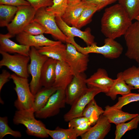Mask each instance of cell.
Returning <instances> with one entry per match:
<instances>
[{
    "label": "cell",
    "instance_id": "cell-1",
    "mask_svg": "<svg viewBox=\"0 0 139 139\" xmlns=\"http://www.w3.org/2000/svg\"><path fill=\"white\" fill-rule=\"evenodd\" d=\"M128 13L119 3L106 8L101 19V31L114 39L124 35L132 23Z\"/></svg>",
    "mask_w": 139,
    "mask_h": 139
},
{
    "label": "cell",
    "instance_id": "cell-2",
    "mask_svg": "<svg viewBox=\"0 0 139 139\" xmlns=\"http://www.w3.org/2000/svg\"><path fill=\"white\" fill-rule=\"evenodd\" d=\"M35 112L32 108L29 109L16 111L13 121L16 125L22 124L27 129L26 132L29 135L44 138L49 135L45 125L41 121L35 118Z\"/></svg>",
    "mask_w": 139,
    "mask_h": 139
},
{
    "label": "cell",
    "instance_id": "cell-3",
    "mask_svg": "<svg viewBox=\"0 0 139 139\" xmlns=\"http://www.w3.org/2000/svg\"><path fill=\"white\" fill-rule=\"evenodd\" d=\"M69 42L76 47L79 52L85 54L94 53L102 55L105 57L110 59H114L119 57L122 53L123 48L122 45L115 39L106 38L104 40V45L101 46H97V43L82 47L75 41L74 38H68Z\"/></svg>",
    "mask_w": 139,
    "mask_h": 139
},
{
    "label": "cell",
    "instance_id": "cell-4",
    "mask_svg": "<svg viewBox=\"0 0 139 139\" xmlns=\"http://www.w3.org/2000/svg\"><path fill=\"white\" fill-rule=\"evenodd\" d=\"M10 78L15 84L14 89L17 96V98L14 102L15 107L18 110L32 108L34 95L31 90L28 78L20 77L15 74H11Z\"/></svg>",
    "mask_w": 139,
    "mask_h": 139
},
{
    "label": "cell",
    "instance_id": "cell-5",
    "mask_svg": "<svg viewBox=\"0 0 139 139\" xmlns=\"http://www.w3.org/2000/svg\"><path fill=\"white\" fill-rule=\"evenodd\" d=\"M29 56L30 62L28 66V70L32 77L30 87L31 92L34 95L42 86L40 82L42 69L44 63L49 58L39 53L33 47H30Z\"/></svg>",
    "mask_w": 139,
    "mask_h": 139
},
{
    "label": "cell",
    "instance_id": "cell-6",
    "mask_svg": "<svg viewBox=\"0 0 139 139\" xmlns=\"http://www.w3.org/2000/svg\"><path fill=\"white\" fill-rule=\"evenodd\" d=\"M12 20L6 27L8 33L13 37L23 31L34 20L36 11L30 5L18 7Z\"/></svg>",
    "mask_w": 139,
    "mask_h": 139
},
{
    "label": "cell",
    "instance_id": "cell-7",
    "mask_svg": "<svg viewBox=\"0 0 139 139\" xmlns=\"http://www.w3.org/2000/svg\"><path fill=\"white\" fill-rule=\"evenodd\" d=\"M2 58L0 61V67L5 66L17 75L28 78L29 75L28 64L30 60L29 56L18 54L11 55L9 53L0 51Z\"/></svg>",
    "mask_w": 139,
    "mask_h": 139
},
{
    "label": "cell",
    "instance_id": "cell-8",
    "mask_svg": "<svg viewBox=\"0 0 139 139\" xmlns=\"http://www.w3.org/2000/svg\"><path fill=\"white\" fill-rule=\"evenodd\" d=\"M46 8H41L36 11L33 20L41 24L46 29L45 33L49 34L62 42L68 43V37L58 26L55 16L47 11Z\"/></svg>",
    "mask_w": 139,
    "mask_h": 139
},
{
    "label": "cell",
    "instance_id": "cell-9",
    "mask_svg": "<svg viewBox=\"0 0 139 139\" xmlns=\"http://www.w3.org/2000/svg\"><path fill=\"white\" fill-rule=\"evenodd\" d=\"M65 90L58 89L50 97L43 108L35 112V117L45 119L55 116L59 113L60 109L65 107Z\"/></svg>",
    "mask_w": 139,
    "mask_h": 139
},
{
    "label": "cell",
    "instance_id": "cell-10",
    "mask_svg": "<svg viewBox=\"0 0 139 139\" xmlns=\"http://www.w3.org/2000/svg\"><path fill=\"white\" fill-rule=\"evenodd\" d=\"M65 61L70 67L74 76L84 73L89 61V54L79 52L72 44L67 43Z\"/></svg>",
    "mask_w": 139,
    "mask_h": 139
},
{
    "label": "cell",
    "instance_id": "cell-11",
    "mask_svg": "<svg viewBox=\"0 0 139 139\" xmlns=\"http://www.w3.org/2000/svg\"><path fill=\"white\" fill-rule=\"evenodd\" d=\"M101 92H103V91L100 89L93 87L88 88L86 92L74 101L69 110L64 115V120L68 122L73 118L82 116L86 106L96 95Z\"/></svg>",
    "mask_w": 139,
    "mask_h": 139
},
{
    "label": "cell",
    "instance_id": "cell-12",
    "mask_svg": "<svg viewBox=\"0 0 139 139\" xmlns=\"http://www.w3.org/2000/svg\"><path fill=\"white\" fill-rule=\"evenodd\" d=\"M124 36L127 47L125 56L135 60L139 66V22L132 23Z\"/></svg>",
    "mask_w": 139,
    "mask_h": 139
},
{
    "label": "cell",
    "instance_id": "cell-13",
    "mask_svg": "<svg viewBox=\"0 0 139 139\" xmlns=\"http://www.w3.org/2000/svg\"><path fill=\"white\" fill-rule=\"evenodd\" d=\"M87 78L84 73L74 76L65 90L66 104L71 105L86 92L88 88L86 82Z\"/></svg>",
    "mask_w": 139,
    "mask_h": 139
},
{
    "label": "cell",
    "instance_id": "cell-14",
    "mask_svg": "<svg viewBox=\"0 0 139 139\" xmlns=\"http://www.w3.org/2000/svg\"><path fill=\"white\" fill-rule=\"evenodd\" d=\"M55 20L60 29L68 38L79 37L82 39L88 46L96 42L94 41V37L91 33L90 28H87L85 31H82L74 26L71 27L67 24L60 17H56Z\"/></svg>",
    "mask_w": 139,
    "mask_h": 139
},
{
    "label": "cell",
    "instance_id": "cell-15",
    "mask_svg": "<svg viewBox=\"0 0 139 139\" xmlns=\"http://www.w3.org/2000/svg\"><path fill=\"white\" fill-rule=\"evenodd\" d=\"M16 39L20 44L37 48L40 47L60 44V41H54L45 37L43 34L32 35L23 31L16 35Z\"/></svg>",
    "mask_w": 139,
    "mask_h": 139
},
{
    "label": "cell",
    "instance_id": "cell-16",
    "mask_svg": "<svg viewBox=\"0 0 139 139\" xmlns=\"http://www.w3.org/2000/svg\"><path fill=\"white\" fill-rule=\"evenodd\" d=\"M115 80L108 76L105 69L100 68L86 79V82L89 87H93L100 89L106 94L109 91Z\"/></svg>",
    "mask_w": 139,
    "mask_h": 139
},
{
    "label": "cell",
    "instance_id": "cell-17",
    "mask_svg": "<svg viewBox=\"0 0 139 139\" xmlns=\"http://www.w3.org/2000/svg\"><path fill=\"white\" fill-rule=\"evenodd\" d=\"M111 127L107 118L102 114L94 125L81 137L82 139H103L110 131Z\"/></svg>",
    "mask_w": 139,
    "mask_h": 139
},
{
    "label": "cell",
    "instance_id": "cell-18",
    "mask_svg": "<svg viewBox=\"0 0 139 139\" xmlns=\"http://www.w3.org/2000/svg\"><path fill=\"white\" fill-rule=\"evenodd\" d=\"M74 75L70 67L65 61H58L56 65L55 79L53 86L65 90Z\"/></svg>",
    "mask_w": 139,
    "mask_h": 139
},
{
    "label": "cell",
    "instance_id": "cell-19",
    "mask_svg": "<svg viewBox=\"0 0 139 139\" xmlns=\"http://www.w3.org/2000/svg\"><path fill=\"white\" fill-rule=\"evenodd\" d=\"M12 37L8 32L5 34H0V51L29 56L30 47L17 44L10 39Z\"/></svg>",
    "mask_w": 139,
    "mask_h": 139
},
{
    "label": "cell",
    "instance_id": "cell-20",
    "mask_svg": "<svg viewBox=\"0 0 139 139\" xmlns=\"http://www.w3.org/2000/svg\"><path fill=\"white\" fill-rule=\"evenodd\" d=\"M57 60L48 58L44 63L42 69L40 82L42 86H53L55 79L56 65Z\"/></svg>",
    "mask_w": 139,
    "mask_h": 139
},
{
    "label": "cell",
    "instance_id": "cell-21",
    "mask_svg": "<svg viewBox=\"0 0 139 139\" xmlns=\"http://www.w3.org/2000/svg\"><path fill=\"white\" fill-rule=\"evenodd\" d=\"M105 108L102 114L107 118L110 123H113L116 125L131 120L139 115L125 112L121 109L109 105L107 106Z\"/></svg>",
    "mask_w": 139,
    "mask_h": 139
},
{
    "label": "cell",
    "instance_id": "cell-22",
    "mask_svg": "<svg viewBox=\"0 0 139 139\" xmlns=\"http://www.w3.org/2000/svg\"><path fill=\"white\" fill-rule=\"evenodd\" d=\"M133 87L127 84L123 78L122 72L117 74V78L106 95L112 100H115L118 94L122 96L131 92Z\"/></svg>",
    "mask_w": 139,
    "mask_h": 139
},
{
    "label": "cell",
    "instance_id": "cell-23",
    "mask_svg": "<svg viewBox=\"0 0 139 139\" xmlns=\"http://www.w3.org/2000/svg\"><path fill=\"white\" fill-rule=\"evenodd\" d=\"M38 52L49 58L58 61H65L66 46L62 43L59 44L40 47L36 48Z\"/></svg>",
    "mask_w": 139,
    "mask_h": 139
},
{
    "label": "cell",
    "instance_id": "cell-24",
    "mask_svg": "<svg viewBox=\"0 0 139 139\" xmlns=\"http://www.w3.org/2000/svg\"><path fill=\"white\" fill-rule=\"evenodd\" d=\"M87 4L82 1L74 4L68 5L61 18L67 24L73 26Z\"/></svg>",
    "mask_w": 139,
    "mask_h": 139
},
{
    "label": "cell",
    "instance_id": "cell-25",
    "mask_svg": "<svg viewBox=\"0 0 139 139\" xmlns=\"http://www.w3.org/2000/svg\"><path fill=\"white\" fill-rule=\"evenodd\" d=\"M58 89L53 86L41 88L34 95L32 108L35 112L43 108L51 95Z\"/></svg>",
    "mask_w": 139,
    "mask_h": 139
},
{
    "label": "cell",
    "instance_id": "cell-26",
    "mask_svg": "<svg viewBox=\"0 0 139 139\" xmlns=\"http://www.w3.org/2000/svg\"><path fill=\"white\" fill-rule=\"evenodd\" d=\"M101 9L100 6L87 4L86 6L73 26L79 29L85 26L91 21L94 14Z\"/></svg>",
    "mask_w": 139,
    "mask_h": 139
},
{
    "label": "cell",
    "instance_id": "cell-27",
    "mask_svg": "<svg viewBox=\"0 0 139 139\" xmlns=\"http://www.w3.org/2000/svg\"><path fill=\"white\" fill-rule=\"evenodd\" d=\"M104 111L101 107L98 105L94 98L85 107L82 112V116L89 119L93 125L95 124Z\"/></svg>",
    "mask_w": 139,
    "mask_h": 139
},
{
    "label": "cell",
    "instance_id": "cell-28",
    "mask_svg": "<svg viewBox=\"0 0 139 139\" xmlns=\"http://www.w3.org/2000/svg\"><path fill=\"white\" fill-rule=\"evenodd\" d=\"M123 79L128 85L138 89L139 92V66H133L122 72Z\"/></svg>",
    "mask_w": 139,
    "mask_h": 139
},
{
    "label": "cell",
    "instance_id": "cell-29",
    "mask_svg": "<svg viewBox=\"0 0 139 139\" xmlns=\"http://www.w3.org/2000/svg\"><path fill=\"white\" fill-rule=\"evenodd\" d=\"M18 7L0 4V26L7 27L13 19L18 10Z\"/></svg>",
    "mask_w": 139,
    "mask_h": 139
},
{
    "label": "cell",
    "instance_id": "cell-30",
    "mask_svg": "<svg viewBox=\"0 0 139 139\" xmlns=\"http://www.w3.org/2000/svg\"><path fill=\"white\" fill-rule=\"evenodd\" d=\"M49 136L53 139H76L78 137L74 128L64 129L57 127L54 130L47 129Z\"/></svg>",
    "mask_w": 139,
    "mask_h": 139
},
{
    "label": "cell",
    "instance_id": "cell-31",
    "mask_svg": "<svg viewBox=\"0 0 139 139\" xmlns=\"http://www.w3.org/2000/svg\"><path fill=\"white\" fill-rule=\"evenodd\" d=\"M139 123V115L128 123H123L116 125L115 139H120L127 131L136 129Z\"/></svg>",
    "mask_w": 139,
    "mask_h": 139
},
{
    "label": "cell",
    "instance_id": "cell-32",
    "mask_svg": "<svg viewBox=\"0 0 139 139\" xmlns=\"http://www.w3.org/2000/svg\"><path fill=\"white\" fill-rule=\"evenodd\" d=\"M132 21L139 14V0H118Z\"/></svg>",
    "mask_w": 139,
    "mask_h": 139
},
{
    "label": "cell",
    "instance_id": "cell-33",
    "mask_svg": "<svg viewBox=\"0 0 139 139\" xmlns=\"http://www.w3.org/2000/svg\"><path fill=\"white\" fill-rule=\"evenodd\" d=\"M68 5L67 0H53L52 5L46 7V10L55 17H61Z\"/></svg>",
    "mask_w": 139,
    "mask_h": 139
},
{
    "label": "cell",
    "instance_id": "cell-34",
    "mask_svg": "<svg viewBox=\"0 0 139 139\" xmlns=\"http://www.w3.org/2000/svg\"><path fill=\"white\" fill-rule=\"evenodd\" d=\"M7 117H0V139H2L7 135H10L16 137L22 136L21 132L12 130L8 126Z\"/></svg>",
    "mask_w": 139,
    "mask_h": 139
},
{
    "label": "cell",
    "instance_id": "cell-35",
    "mask_svg": "<svg viewBox=\"0 0 139 139\" xmlns=\"http://www.w3.org/2000/svg\"><path fill=\"white\" fill-rule=\"evenodd\" d=\"M139 101V93L131 92L123 95L118 98V102L112 106L121 109L124 106L131 102Z\"/></svg>",
    "mask_w": 139,
    "mask_h": 139
},
{
    "label": "cell",
    "instance_id": "cell-36",
    "mask_svg": "<svg viewBox=\"0 0 139 139\" xmlns=\"http://www.w3.org/2000/svg\"><path fill=\"white\" fill-rule=\"evenodd\" d=\"M23 31L32 35H37L45 33L46 30L41 24L33 20L25 28Z\"/></svg>",
    "mask_w": 139,
    "mask_h": 139
},
{
    "label": "cell",
    "instance_id": "cell-37",
    "mask_svg": "<svg viewBox=\"0 0 139 139\" xmlns=\"http://www.w3.org/2000/svg\"><path fill=\"white\" fill-rule=\"evenodd\" d=\"M28 2L36 11L43 7L46 8L51 6L53 0H25Z\"/></svg>",
    "mask_w": 139,
    "mask_h": 139
},
{
    "label": "cell",
    "instance_id": "cell-38",
    "mask_svg": "<svg viewBox=\"0 0 139 139\" xmlns=\"http://www.w3.org/2000/svg\"><path fill=\"white\" fill-rule=\"evenodd\" d=\"M118 0H82V1L88 4L97 6L102 9L107 5L112 4Z\"/></svg>",
    "mask_w": 139,
    "mask_h": 139
},
{
    "label": "cell",
    "instance_id": "cell-39",
    "mask_svg": "<svg viewBox=\"0 0 139 139\" xmlns=\"http://www.w3.org/2000/svg\"><path fill=\"white\" fill-rule=\"evenodd\" d=\"M89 121H90V119L84 117H76L68 121V127L69 128H74L85 122Z\"/></svg>",
    "mask_w": 139,
    "mask_h": 139
},
{
    "label": "cell",
    "instance_id": "cell-40",
    "mask_svg": "<svg viewBox=\"0 0 139 139\" xmlns=\"http://www.w3.org/2000/svg\"><path fill=\"white\" fill-rule=\"evenodd\" d=\"M0 4H5L16 7L30 5L25 0H0Z\"/></svg>",
    "mask_w": 139,
    "mask_h": 139
},
{
    "label": "cell",
    "instance_id": "cell-41",
    "mask_svg": "<svg viewBox=\"0 0 139 139\" xmlns=\"http://www.w3.org/2000/svg\"><path fill=\"white\" fill-rule=\"evenodd\" d=\"M92 125L90 121L85 122L74 128L76 131L77 136H81L88 131Z\"/></svg>",
    "mask_w": 139,
    "mask_h": 139
},
{
    "label": "cell",
    "instance_id": "cell-42",
    "mask_svg": "<svg viewBox=\"0 0 139 139\" xmlns=\"http://www.w3.org/2000/svg\"><path fill=\"white\" fill-rule=\"evenodd\" d=\"M11 75L6 70H3L2 73L0 74V91L5 83L9 81Z\"/></svg>",
    "mask_w": 139,
    "mask_h": 139
},
{
    "label": "cell",
    "instance_id": "cell-43",
    "mask_svg": "<svg viewBox=\"0 0 139 139\" xmlns=\"http://www.w3.org/2000/svg\"><path fill=\"white\" fill-rule=\"evenodd\" d=\"M68 5L74 4L79 3L82 0H67Z\"/></svg>",
    "mask_w": 139,
    "mask_h": 139
},
{
    "label": "cell",
    "instance_id": "cell-44",
    "mask_svg": "<svg viewBox=\"0 0 139 139\" xmlns=\"http://www.w3.org/2000/svg\"><path fill=\"white\" fill-rule=\"evenodd\" d=\"M135 19L139 22V14L135 18Z\"/></svg>",
    "mask_w": 139,
    "mask_h": 139
}]
</instances>
